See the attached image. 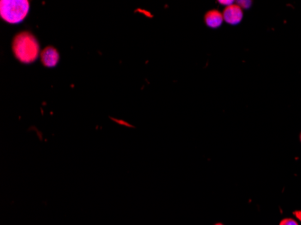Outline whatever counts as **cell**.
Wrapping results in <instances>:
<instances>
[{
	"instance_id": "cell-1",
	"label": "cell",
	"mask_w": 301,
	"mask_h": 225,
	"mask_svg": "<svg viewBox=\"0 0 301 225\" xmlns=\"http://www.w3.org/2000/svg\"><path fill=\"white\" fill-rule=\"evenodd\" d=\"M13 52L21 62L31 63L38 58L40 46L35 37L30 33L24 32L14 39Z\"/></svg>"
},
{
	"instance_id": "cell-2",
	"label": "cell",
	"mask_w": 301,
	"mask_h": 225,
	"mask_svg": "<svg viewBox=\"0 0 301 225\" xmlns=\"http://www.w3.org/2000/svg\"><path fill=\"white\" fill-rule=\"evenodd\" d=\"M29 11V2L25 0H3L0 4L1 17L9 24L21 23Z\"/></svg>"
},
{
	"instance_id": "cell-3",
	"label": "cell",
	"mask_w": 301,
	"mask_h": 225,
	"mask_svg": "<svg viewBox=\"0 0 301 225\" xmlns=\"http://www.w3.org/2000/svg\"><path fill=\"white\" fill-rule=\"evenodd\" d=\"M243 10L238 5H232V6L226 7L225 11L223 13L224 20L229 25H238L243 20Z\"/></svg>"
},
{
	"instance_id": "cell-4",
	"label": "cell",
	"mask_w": 301,
	"mask_h": 225,
	"mask_svg": "<svg viewBox=\"0 0 301 225\" xmlns=\"http://www.w3.org/2000/svg\"><path fill=\"white\" fill-rule=\"evenodd\" d=\"M41 59L43 65L48 68L54 67L57 65L60 56L58 52L53 47H47L41 53Z\"/></svg>"
},
{
	"instance_id": "cell-5",
	"label": "cell",
	"mask_w": 301,
	"mask_h": 225,
	"mask_svg": "<svg viewBox=\"0 0 301 225\" xmlns=\"http://www.w3.org/2000/svg\"><path fill=\"white\" fill-rule=\"evenodd\" d=\"M205 21L207 25L210 28H218L221 26L224 21L223 15L217 10H211L207 13L205 17Z\"/></svg>"
},
{
	"instance_id": "cell-6",
	"label": "cell",
	"mask_w": 301,
	"mask_h": 225,
	"mask_svg": "<svg viewBox=\"0 0 301 225\" xmlns=\"http://www.w3.org/2000/svg\"><path fill=\"white\" fill-rule=\"evenodd\" d=\"M280 225H299V224L296 222L295 220L291 219V218H286V219H283Z\"/></svg>"
},
{
	"instance_id": "cell-7",
	"label": "cell",
	"mask_w": 301,
	"mask_h": 225,
	"mask_svg": "<svg viewBox=\"0 0 301 225\" xmlns=\"http://www.w3.org/2000/svg\"><path fill=\"white\" fill-rule=\"evenodd\" d=\"M238 4V6L243 9V8H245V9H248L250 6H252V2L251 1H238L237 2Z\"/></svg>"
},
{
	"instance_id": "cell-8",
	"label": "cell",
	"mask_w": 301,
	"mask_h": 225,
	"mask_svg": "<svg viewBox=\"0 0 301 225\" xmlns=\"http://www.w3.org/2000/svg\"><path fill=\"white\" fill-rule=\"evenodd\" d=\"M218 2L223 6H226L227 7L234 5V1H224V0H221V1H218Z\"/></svg>"
},
{
	"instance_id": "cell-9",
	"label": "cell",
	"mask_w": 301,
	"mask_h": 225,
	"mask_svg": "<svg viewBox=\"0 0 301 225\" xmlns=\"http://www.w3.org/2000/svg\"><path fill=\"white\" fill-rule=\"evenodd\" d=\"M294 214H295L296 217L301 222V211H297L294 213Z\"/></svg>"
},
{
	"instance_id": "cell-10",
	"label": "cell",
	"mask_w": 301,
	"mask_h": 225,
	"mask_svg": "<svg viewBox=\"0 0 301 225\" xmlns=\"http://www.w3.org/2000/svg\"><path fill=\"white\" fill-rule=\"evenodd\" d=\"M222 225V224H216V225Z\"/></svg>"
},
{
	"instance_id": "cell-11",
	"label": "cell",
	"mask_w": 301,
	"mask_h": 225,
	"mask_svg": "<svg viewBox=\"0 0 301 225\" xmlns=\"http://www.w3.org/2000/svg\"></svg>"
}]
</instances>
